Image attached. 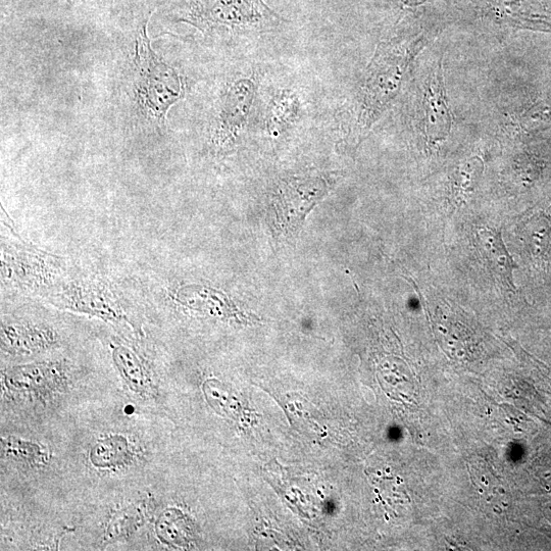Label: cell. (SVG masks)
I'll use <instances>...</instances> for the list:
<instances>
[{
  "mask_svg": "<svg viewBox=\"0 0 551 551\" xmlns=\"http://www.w3.org/2000/svg\"><path fill=\"white\" fill-rule=\"evenodd\" d=\"M414 41H389L378 45L356 97V121L350 125L347 141L360 144L397 96L411 61L423 47Z\"/></svg>",
  "mask_w": 551,
  "mask_h": 551,
  "instance_id": "cell-1",
  "label": "cell"
},
{
  "mask_svg": "<svg viewBox=\"0 0 551 551\" xmlns=\"http://www.w3.org/2000/svg\"><path fill=\"white\" fill-rule=\"evenodd\" d=\"M192 20L200 28H223L249 37L272 32L286 22L263 0H197Z\"/></svg>",
  "mask_w": 551,
  "mask_h": 551,
  "instance_id": "cell-2",
  "label": "cell"
},
{
  "mask_svg": "<svg viewBox=\"0 0 551 551\" xmlns=\"http://www.w3.org/2000/svg\"><path fill=\"white\" fill-rule=\"evenodd\" d=\"M333 175L292 176L280 181L273 197L278 234L289 240L297 236L309 213L331 190Z\"/></svg>",
  "mask_w": 551,
  "mask_h": 551,
  "instance_id": "cell-3",
  "label": "cell"
},
{
  "mask_svg": "<svg viewBox=\"0 0 551 551\" xmlns=\"http://www.w3.org/2000/svg\"><path fill=\"white\" fill-rule=\"evenodd\" d=\"M136 64L141 73V93L145 104L157 116H165L182 95V84L177 73L150 49L145 25L137 40Z\"/></svg>",
  "mask_w": 551,
  "mask_h": 551,
  "instance_id": "cell-4",
  "label": "cell"
},
{
  "mask_svg": "<svg viewBox=\"0 0 551 551\" xmlns=\"http://www.w3.org/2000/svg\"><path fill=\"white\" fill-rule=\"evenodd\" d=\"M477 238L481 253L498 282L516 292L514 281L515 262L503 240L502 234L493 228L478 229Z\"/></svg>",
  "mask_w": 551,
  "mask_h": 551,
  "instance_id": "cell-5",
  "label": "cell"
},
{
  "mask_svg": "<svg viewBox=\"0 0 551 551\" xmlns=\"http://www.w3.org/2000/svg\"><path fill=\"white\" fill-rule=\"evenodd\" d=\"M426 133L430 142L447 137L452 118L446 104L441 65L431 75L425 94Z\"/></svg>",
  "mask_w": 551,
  "mask_h": 551,
  "instance_id": "cell-6",
  "label": "cell"
},
{
  "mask_svg": "<svg viewBox=\"0 0 551 551\" xmlns=\"http://www.w3.org/2000/svg\"><path fill=\"white\" fill-rule=\"evenodd\" d=\"M257 86L253 80L243 79L229 90L222 113V129L225 139H235L244 128L252 110Z\"/></svg>",
  "mask_w": 551,
  "mask_h": 551,
  "instance_id": "cell-7",
  "label": "cell"
},
{
  "mask_svg": "<svg viewBox=\"0 0 551 551\" xmlns=\"http://www.w3.org/2000/svg\"><path fill=\"white\" fill-rule=\"evenodd\" d=\"M519 236L531 259L543 263L551 244V218L542 211L527 215L519 225Z\"/></svg>",
  "mask_w": 551,
  "mask_h": 551,
  "instance_id": "cell-8",
  "label": "cell"
},
{
  "mask_svg": "<svg viewBox=\"0 0 551 551\" xmlns=\"http://www.w3.org/2000/svg\"><path fill=\"white\" fill-rule=\"evenodd\" d=\"M89 459L95 468L119 469L131 463L133 453L127 438L111 435L98 440L92 446Z\"/></svg>",
  "mask_w": 551,
  "mask_h": 551,
  "instance_id": "cell-9",
  "label": "cell"
},
{
  "mask_svg": "<svg viewBox=\"0 0 551 551\" xmlns=\"http://www.w3.org/2000/svg\"><path fill=\"white\" fill-rule=\"evenodd\" d=\"M115 362L127 385L141 396H153L156 393L154 383L128 349L115 350Z\"/></svg>",
  "mask_w": 551,
  "mask_h": 551,
  "instance_id": "cell-10",
  "label": "cell"
},
{
  "mask_svg": "<svg viewBox=\"0 0 551 551\" xmlns=\"http://www.w3.org/2000/svg\"><path fill=\"white\" fill-rule=\"evenodd\" d=\"M484 164L480 158H471L461 164L454 175L453 193L457 205H463L481 179Z\"/></svg>",
  "mask_w": 551,
  "mask_h": 551,
  "instance_id": "cell-11",
  "label": "cell"
},
{
  "mask_svg": "<svg viewBox=\"0 0 551 551\" xmlns=\"http://www.w3.org/2000/svg\"><path fill=\"white\" fill-rule=\"evenodd\" d=\"M185 520L177 510H167L158 519L156 532L158 537L171 546L183 545L185 540Z\"/></svg>",
  "mask_w": 551,
  "mask_h": 551,
  "instance_id": "cell-12",
  "label": "cell"
},
{
  "mask_svg": "<svg viewBox=\"0 0 551 551\" xmlns=\"http://www.w3.org/2000/svg\"><path fill=\"white\" fill-rule=\"evenodd\" d=\"M298 103L295 95L291 92H282L272 104L269 129L274 134L283 129L296 115Z\"/></svg>",
  "mask_w": 551,
  "mask_h": 551,
  "instance_id": "cell-13",
  "label": "cell"
},
{
  "mask_svg": "<svg viewBox=\"0 0 551 551\" xmlns=\"http://www.w3.org/2000/svg\"><path fill=\"white\" fill-rule=\"evenodd\" d=\"M140 517L135 509H126L117 514L109 526V538L116 539L128 535L136 529Z\"/></svg>",
  "mask_w": 551,
  "mask_h": 551,
  "instance_id": "cell-14",
  "label": "cell"
},
{
  "mask_svg": "<svg viewBox=\"0 0 551 551\" xmlns=\"http://www.w3.org/2000/svg\"><path fill=\"white\" fill-rule=\"evenodd\" d=\"M3 448H6L8 454L21 457L24 460L36 459L41 455V450L37 444L20 440L11 439L6 442Z\"/></svg>",
  "mask_w": 551,
  "mask_h": 551,
  "instance_id": "cell-15",
  "label": "cell"
}]
</instances>
